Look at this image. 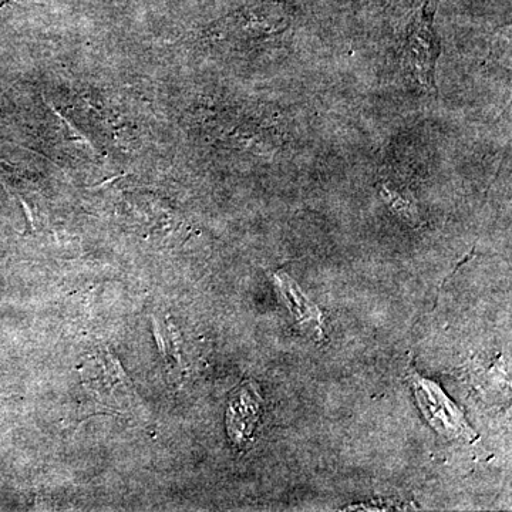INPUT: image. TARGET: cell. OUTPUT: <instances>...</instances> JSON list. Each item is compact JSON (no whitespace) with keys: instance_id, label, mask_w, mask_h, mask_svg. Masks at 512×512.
I'll list each match as a JSON object with an SVG mask.
<instances>
[{"instance_id":"obj_1","label":"cell","mask_w":512,"mask_h":512,"mask_svg":"<svg viewBox=\"0 0 512 512\" xmlns=\"http://www.w3.org/2000/svg\"><path fill=\"white\" fill-rule=\"evenodd\" d=\"M436 6L423 0L414 13L404 40L403 59L407 70L426 92H439L436 83L437 60L441 53L440 37L434 29Z\"/></svg>"},{"instance_id":"obj_2","label":"cell","mask_w":512,"mask_h":512,"mask_svg":"<svg viewBox=\"0 0 512 512\" xmlns=\"http://www.w3.org/2000/svg\"><path fill=\"white\" fill-rule=\"evenodd\" d=\"M407 379L421 412L437 433L448 439L464 440L468 443L478 439V434L463 412L448 399L439 384L424 379L416 372H410Z\"/></svg>"},{"instance_id":"obj_3","label":"cell","mask_w":512,"mask_h":512,"mask_svg":"<svg viewBox=\"0 0 512 512\" xmlns=\"http://www.w3.org/2000/svg\"><path fill=\"white\" fill-rule=\"evenodd\" d=\"M262 399L255 384L247 382L229 400L227 410V430L229 439L235 446H247L254 436L261 419Z\"/></svg>"},{"instance_id":"obj_4","label":"cell","mask_w":512,"mask_h":512,"mask_svg":"<svg viewBox=\"0 0 512 512\" xmlns=\"http://www.w3.org/2000/svg\"><path fill=\"white\" fill-rule=\"evenodd\" d=\"M274 282L282 301L291 312L292 318L306 332L312 333L316 339H322L325 333H323L322 312H320L318 306L303 293L298 284L285 272H276Z\"/></svg>"},{"instance_id":"obj_5","label":"cell","mask_w":512,"mask_h":512,"mask_svg":"<svg viewBox=\"0 0 512 512\" xmlns=\"http://www.w3.org/2000/svg\"><path fill=\"white\" fill-rule=\"evenodd\" d=\"M380 198L400 220L409 224L410 227H419L421 215L419 204L412 190L399 181L383 180L377 184Z\"/></svg>"},{"instance_id":"obj_6","label":"cell","mask_w":512,"mask_h":512,"mask_svg":"<svg viewBox=\"0 0 512 512\" xmlns=\"http://www.w3.org/2000/svg\"><path fill=\"white\" fill-rule=\"evenodd\" d=\"M6 2H9V0H0V6L5 5Z\"/></svg>"}]
</instances>
